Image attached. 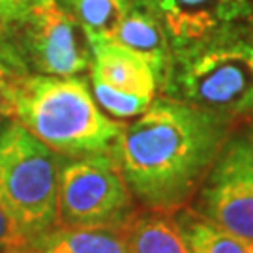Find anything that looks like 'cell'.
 <instances>
[{
    "mask_svg": "<svg viewBox=\"0 0 253 253\" xmlns=\"http://www.w3.org/2000/svg\"><path fill=\"white\" fill-rule=\"evenodd\" d=\"M92 79L117 90L154 100L160 90L152 68L141 54L115 42L92 43Z\"/></svg>",
    "mask_w": 253,
    "mask_h": 253,
    "instance_id": "cell-9",
    "label": "cell"
},
{
    "mask_svg": "<svg viewBox=\"0 0 253 253\" xmlns=\"http://www.w3.org/2000/svg\"><path fill=\"white\" fill-rule=\"evenodd\" d=\"M27 75L28 66L19 49L0 36V127L13 122L17 90Z\"/></svg>",
    "mask_w": 253,
    "mask_h": 253,
    "instance_id": "cell-15",
    "label": "cell"
},
{
    "mask_svg": "<svg viewBox=\"0 0 253 253\" xmlns=\"http://www.w3.org/2000/svg\"><path fill=\"white\" fill-rule=\"evenodd\" d=\"M92 94H94L96 103L115 118L141 117L154 101L150 98L117 90V88H113L101 81H96V79H92Z\"/></svg>",
    "mask_w": 253,
    "mask_h": 253,
    "instance_id": "cell-16",
    "label": "cell"
},
{
    "mask_svg": "<svg viewBox=\"0 0 253 253\" xmlns=\"http://www.w3.org/2000/svg\"><path fill=\"white\" fill-rule=\"evenodd\" d=\"M229 135L231 122L163 96L124 124L109 154L133 199L172 214L201 188Z\"/></svg>",
    "mask_w": 253,
    "mask_h": 253,
    "instance_id": "cell-1",
    "label": "cell"
},
{
    "mask_svg": "<svg viewBox=\"0 0 253 253\" xmlns=\"http://www.w3.org/2000/svg\"><path fill=\"white\" fill-rule=\"evenodd\" d=\"M176 225L191 253H253V242L223 231L197 210H184Z\"/></svg>",
    "mask_w": 253,
    "mask_h": 253,
    "instance_id": "cell-13",
    "label": "cell"
},
{
    "mask_svg": "<svg viewBox=\"0 0 253 253\" xmlns=\"http://www.w3.org/2000/svg\"><path fill=\"white\" fill-rule=\"evenodd\" d=\"M133 216L135 199L109 152L60 165L56 227L126 229Z\"/></svg>",
    "mask_w": 253,
    "mask_h": 253,
    "instance_id": "cell-5",
    "label": "cell"
},
{
    "mask_svg": "<svg viewBox=\"0 0 253 253\" xmlns=\"http://www.w3.org/2000/svg\"><path fill=\"white\" fill-rule=\"evenodd\" d=\"M0 253H32V242L21 235L0 208Z\"/></svg>",
    "mask_w": 253,
    "mask_h": 253,
    "instance_id": "cell-17",
    "label": "cell"
},
{
    "mask_svg": "<svg viewBox=\"0 0 253 253\" xmlns=\"http://www.w3.org/2000/svg\"><path fill=\"white\" fill-rule=\"evenodd\" d=\"M199 214L223 231L253 242V146L229 137L199 188Z\"/></svg>",
    "mask_w": 253,
    "mask_h": 253,
    "instance_id": "cell-7",
    "label": "cell"
},
{
    "mask_svg": "<svg viewBox=\"0 0 253 253\" xmlns=\"http://www.w3.org/2000/svg\"><path fill=\"white\" fill-rule=\"evenodd\" d=\"M92 43L113 42L133 0H62Z\"/></svg>",
    "mask_w": 253,
    "mask_h": 253,
    "instance_id": "cell-14",
    "label": "cell"
},
{
    "mask_svg": "<svg viewBox=\"0 0 253 253\" xmlns=\"http://www.w3.org/2000/svg\"><path fill=\"white\" fill-rule=\"evenodd\" d=\"M13 122L64 156L107 154L124 122L103 115L81 77L27 75L17 90Z\"/></svg>",
    "mask_w": 253,
    "mask_h": 253,
    "instance_id": "cell-3",
    "label": "cell"
},
{
    "mask_svg": "<svg viewBox=\"0 0 253 253\" xmlns=\"http://www.w3.org/2000/svg\"><path fill=\"white\" fill-rule=\"evenodd\" d=\"M113 42L141 54L160 84V92L171 68L172 49L163 30L162 23L154 15L143 0H133L124 19L120 21Z\"/></svg>",
    "mask_w": 253,
    "mask_h": 253,
    "instance_id": "cell-10",
    "label": "cell"
},
{
    "mask_svg": "<svg viewBox=\"0 0 253 253\" xmlns=\"http://www.w3.org/2000/svg\"><path fill=\"white\" fill-rule=\"evenodd\" d=\"M40 0H0V32L13 27Z\"/></svg>",
    "mask_w": 253,
    "mask_h": 253,
    "instance_id": "cell-18",
    "label": "cell"
},
{
    "mask_svg": "<svg viewBox=\"0 0 253 253\" xmlns=\"http://www.w3.org/2000/svg\"><path fill=\"white\" fill-rule=\"evenodd\" d=\"M162 94L227 122L253 118V23L172 53Z\"/></svg>",
    "mask_w": 253,
    "mask_h": 253,
    "instance_id": "cell-2",
    "label": "cell"
},
{
    "mask_svg": "<svg viewBox=\"0 0 253 253\" xmlns=\"http://www.w3.org/2000/svg\"><path fill=\"white\" fill-rule=\"evenodd\" d=\"M248 141H250V143H252V146H253V127L250 129V137H248Z\"/></svg>",
    "mask_w": 253,
    "mask_h": 253,
    "instance_id": "cell-19",
    "label": "cell"
},
{
    "mask_svg": "<svg viewBox=\"0 0 253 253\" xmlns=\"http://www.w3.org/2000/svg\"><path fill=\"white\" fill-rule=\"evenodd\" d=\"M129 253H191L176 219L162 212H145L126 227Z\"/></svg>",
    "mask_w": 253,
    "mask_h": 253,
    "instance_id": "cell-12",
    "label": "cell"
},
{
    "mask_svg": "<svg viewBox=\"0 0 253 253\" xmlns=\"http://www.w3.org/2000/svg\"><path fill=\"white\" fill-rule=\"evenodd\" d=\"M162 23L172 53L229 28L252 25L253 0H143Z\"/></svg>",
    "mask_w": 253,
    "mask_h": 253,
    "instance_id": "cell-8",
    "label": "cell"
},
{
    "mask_svg": "<svg viewBox=\"0 0 253 253\" xmlns=\"http://www.w3.org/2000/svg\"><path fill=\"white\" fill-rule=\"evenodd\" d=\"M32 253H129L126 229L54 227L32 244Z\"/></svg>",
    "mask_w": 253,
    "mask_h": 253,
    "instance_id": "cell-11",
    "label": "cell"
},
{
    "mask_svg": "<svg viewBox=\"0 0 253 253\" xmlns=\"http://www.w3.org/2000/svg\"><path fill=\"white\" fill-rule=\"evenodd\" d=\"M13 27L15 47L40 75L77 77L90 70V42L62 0H40Z\"/></svg>",
    "mask_w": 253,
    "mask_h": 253,
    "instance_id": "cell-6",
    "label": "cell"
},
{
    "mask_svg": "<svg viewBox=\"0 0 253 253\" xmlns=\"http://www.w3.org/2000/svg\"><path fill=\"white\" fill-rule=\"evenodd\" d=\"M56 152L17 122L0 127V208L34 244L58 225Z\"/></svg>",
    "mask_w": 253,
    "mask_h": 253,
    "instance_id": "cell-4",
    "label": "cell"
}]
</instances>
